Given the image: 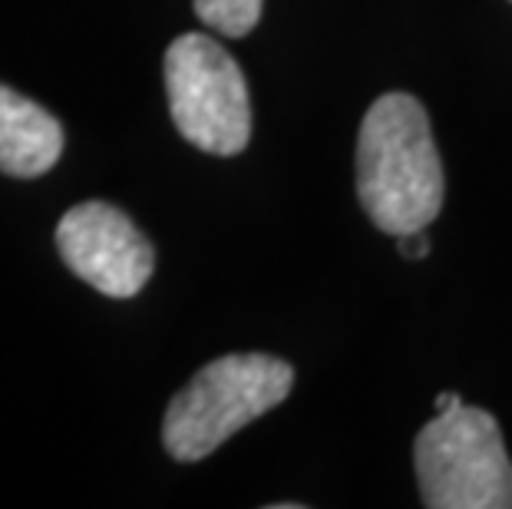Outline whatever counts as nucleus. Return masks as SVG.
Returning a JSON list of instances; mask_svg holds the SVG:
<instances>
[{"label":"nucleus","mask_w":512,"mask_h":509,"mask_svg":"<svg viewBox=\"0 0 512 509\" xmlns=\"http://www.w3.org/2000/svg\"><path fill=\"white\" fill-rule=\"evenodd\" d=\"M397 248H400V255H403V258H413V262H417V258H427V252H430L427 229L397 235Z\"/></svg>","instance_id":"8"},{"label":"nucleus","mask_w":512,"mask_h":509,"mask_svg":"<svg viewBox=\"0 0 512 509\" xmlns=\"http://www.w3.org/2000/svg\"><path fill=\"white\" fill-rule=\"evenodd\" d=\"M166 93L176 129L212 156H238L252 139L245 73L219 40L182 34L166 50Z\"/></svg>","instance_id":"4"},{"label":"nucleus","mask_w":512,"mask_h":509,"mask_svg":"<svg viewBox=\"0 0 512 509\" xmlns=\"http://www.w3.org/2000/svg\"><path fill=\"white\" fill-rule=\"evenodd\" d=\"M294 371L271 354H225L205 364L172 397L162 420V443L182 463L205 460L291 394Z\"/></svg>","instance_id":"2"},{"label":"nucleus","mask_w":512,"mask_h":509,"mask_svg":"<svg viewBox=\"0 0 512 509\" xmlns=\"http://www.w3.org/2000/svg\"><path fill=\"white\" fill-rule=\"evenodd\" d=\"M57 248L70 272L110 298H133L156 268L149 238L110 202H80L57 225Z\"/></svg>","instance_id":"5"},{"label":"nucleus","mask_w":512,"mask_h":509,"mask_svg":"<svg viewBox=\"0 0 512 509\" xmlns=\"http://www.w3.org/2000/svg\"><path fill=\"white\" fill-rule=\"evenodd\" d=\"M192 4L205 27L219 30L222 37H245L258 27L265 0H192Z\"/></svg>","instance_id":"7"},{"label":"nucleus","mask_w":512,"mask_h":509,"mask_svg":"<svg viewBox=\"0 0 512 509\" xmlns=\"http://www.w3.org/2000/svg\"><path fill=\"white\" fill-rule=\"evenodd\" d=\"M456 404H460V394H453V391H443L437 397V414H446V410H453Z\"/></svg>","instance_id":"9"},{"label":"nucleus","mask_w":512,"mask_h":509,"mask_svg":"<svg viewBox=\"0 0 512 509\" xmlns=\"http://www.w3.org/2000/svg\"><path fill=\"white\" fill-rule=\"evenodd\" d=\"M60 153V119L0 83V172L14 179H37L57 166Z\"/></svg>","instance_id":"6"},{"label":"nucleus","mask_w":512,"mask_h":509,"mask_svg":"<svg viewBox=\"0 0 512 509\" xmlns=\"http://www.w3.org/2000/svg\"><path fill=\"white\" fill-rule=\"evenodd\" d=\"M357 192L387 235L417 232L440 215L443 166L427 110L407 93L374 100L357 139Z\"/></svg>","instance_id":"1"},{"label":"nucleus","mask_w":512,"mask_h":509,"mask_svg":"<svg viewBox=\"0 0 512 509\" xmlns=\"http://www.w3.org/2000/svg\"><path fill=\"white\" fill-rule=\"evenodd\" d=\"M417 480L430 509H512V460L493 414L463 400L420 430Z\"/></svg>","instance_id":"3"}]
</instances>
